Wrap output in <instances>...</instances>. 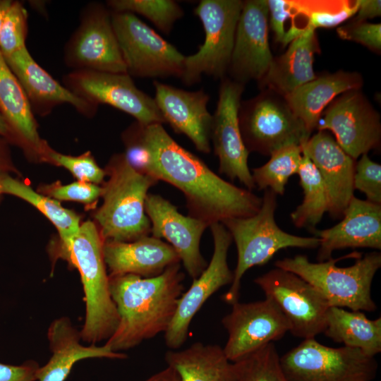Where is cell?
<instances>
[{"instance_id": "1", "label": "cell", "mask_w": 381, "mask_h": 381, "mask_svg": "<svg viewBox=\"0 0 381 381\" xmlns=\"http://www.w3.org/2000/svg\"><path fill=\"white\" fill-rule=\"evenodd\" d=\"M150 158L145 174L174 186L183 194L188 215L214 223L255 214L262 198L226 181L198 157L177 143L162 124L142 126Z\"/></svg>"}, {"instance_id": "2", "label": "cell", "mask_w": 381, "mask_h": 381, "mask_svg": "<svg viewBox=\"0 0 381 381\" xmlns=\"http://www.w3.org/2000/svg\"><path fill=\"white\" fill-rule=\"evenodd\" d=\"M109 277L110 294L119 322L105 344L112 351L121 352L166 332L183 293L185 275L181 262L168 267L156 277L123 274Z\"/></svg>"}, {"instance_id": "3", "label": "cell", "mask_w": 381, "mask_h": 381, "mask_svg": "<svg viewBox=\"0 0 381 381\" xmlns=\"http://www.w3.org/2000/svg\"><path fill=\"white\" fill-rule=\"evenodd\" d=\"M310 284L329 307L373 312L377 308L371 296L373 278L381 267V253L374 251L363 257L355 252L328 260L313 262L306 255H297L274 262Z\"/></svg>"}, {"instance_id": "4", "label": "cell", "mask_w": 381, "mask_h": 381, "mask_svg": "<svg viewBox=\"0 0 381 381\" xmlns=\"http://www.w3.org/2000/svg\"><path fill=\"white\" fill-rule=\"evenodd\" d=\"M104 241L91 221L80 224L61 255L79 271L85 303L81 340L96 344L109 339L116 331L119 318L109 291V277L103 255Z\"/></svg>"}, {"instance_id": "5", "label": "cell", "mask_w": 381, "mask_h": 381, "mask_svg": "<svg viewBox=\"0 0 381 381\" xmlns=\"http://www.w3.org/2000/svg\"><path fill=\"white\" fill-rule=\"evenodd\" d=\"M103 203L95 214L103 241H133L150 234L145 202L158 181L136 171L124 153L113 155L106 169Z\"/></svg>"}, {"instance_id": "6", "label": "cell", "mask_w": 381, "mask_h": 381, "mask_svg": "<svg viewBox=\"0 0 381 381\" xmlns=\"http://www.w3.org/2000/svg\"><path fill=\"white\" fill-rule=\"evenodd\" d=\"M277 207V194L265 190L260 210L247 217L231 218L221 223L230 233L237 249V264L234 280L222 296L232 305L238 301L241 279L250 268L268 262L280 250L287 248H317L320 239L289 234L279 227L274 213Z\"/></svg>"}, {"instance_id": "7", "label": "cell", "mask_w": 381, "mask_h": 381, "mask_svg": "<svg viewBox=\"0 0 381 381\" xmlns=\"http://www.w3.org/2000/svg\"><path fill=\"white\" fill-rule=\"evenodd\" d=\"M238 123L249 153L256 152L265 156L288 145H301L312 133L284 97L267 89L241 102Z\"/></svg>"}, {"instance_id": "8", "label": "cell", "mask_w": 381, "mask_h": 381, "mask_svg": "<svg viewBox=\"0 0 381 381\" xmlns=\"http://www.w3.org/2000/svg\"><path fill=\"white\" fill-rule=\"evenodd\" d=\"M287 381H372L377 363L362 351L325 346L315 338L303 339L279 357Z\"/></svg>"}, {"instance_id": "9", "label": "cell", "mask_w": 381, "mask_h": 381, "mask_svg": "<svg viewBox=\"0 0 381 381\" xmlns=\"http://www.w3.org/2000/svg\"><path fill=\"white\" fill-rule=\"evenodd\" d=\"M243 6L241 0H201L194 9L205 31L198 51L186 56L181 79L193 85L202 75L226 77L234 47L238 20Z\"/></svg>"}, {"instance_id": "10", "label": "cell", "mask_w": 381, "mask_h": 381, "mask_svg": "<svg viewBox=\"0 0 381 381\" xmlns=\"http://www.w3.org/2000/svg\"><path fill=\"white\" fill-rule=\"evenodd\" d=\"M111 12L126 72L138 78H181L186 56L130 12Z\"/></svg>"}, {"instance_id": "11", "label": "cell", "mask_w": 381, "mask_h": 381, "mask_svg": "<svg viewBox=\"0 0 381 381\" xmlns=\"http://www.w3.org/2000/svg\"><path fill=\"white\" fill-rule=\"evenodd\" d=\"M254 282L284 315L294 336L307 339L324 332L329 306L306 280L275 267L255 278Z\"/></svg>"}, {"instance_id": "12", "label": "cell", "mask_w": 381, "mask_h": 381, "mask_svg": "<svg viewBox=\"0 0 381 381\" xmlns=\"http://www.w3.org/2000/svg\"><path fill=\"white\" fill-rule=\"evenodd\" d=\"M64 60L73 71L127 73L107 5L93 1L83 8L79 25L64 47Z\"/></svg>"}, {"instance_id": "13", "label": "cell", "mask_w": 381, "mask_h": 381, "mask_svg": "<svg viewBox=\"0 0 381 381\" xmlns=\"http://www.w3.org/2000/svg\"><path fill=\"white\" fill-rule=\"evenodd\" d=\"M64 85L97 106H111L143 124L164 123L154 98L133 83L128 73L73 70L63 77Z\"/></svg>"}, {"instance_id": "14", "label": "cell", "mask_w": 381, "mask_h": 381, "mask_svg": "<svg viewBox=\"0 0 381 381\" xmlns=\"http://www.w3.org/2000/svg\"><path fill=\"white\" fill-rule=\"evenodd\" d=\"M318 131H329L342 150L353 159L380 146V114L360 90L337 97L323 111Z\"/></svg>"}, {"instance_id": "15", "label": "cell", "mask_w": 381, "mask_h": 381, "mask_svg": "<svg viewBox=\"0 0 381 381\" xmlns=\"http://www.w3.org/2000/svg\"><path fill=\"white\" fill-rule=\"evenodd\" d=\"M214 250L210 262L189 289L181 296L175 315L166 332V345L171 350L179 349L185 343L190 322L205 301L222 286L234 280V272L229 267L227 255L232 237L221 223L210 226Z\"/></svg>"}, {"instance_id": "16", "label": "cell", "mask_w": 381, "mask_h": 381, "mask_svg": "<svg viewBox=\"0 0 381 381\" xmlns=\"http://www.w3.org/2000/svg\"><path fill=\"white\" fill-rule=\"evenodd\" d=\"M244 85L229 78L222 79L219 98L210 131V143L219 159V171L231 180H238L249 190L255 188L248 164L249 152L243 143L238 123V110Z\"/></svg>"}, {"instance_id": "17", "label": "cell", "mask_w": 381, "mask_h": 381, "mask_svg": "<svg viewBox=\"0 0 381 381\" xmlns=\"http://www.w3.org/2000/svg\"><path fill=\"white\" fill-rule=\"evenodd\" d=\"M228 334L223 348L231 362L282 339L289 325L277 306L269 298L231 305V310L222 319Z\"/></svg>"}, {"instance_id": "18", "label": "cell", "mask_w": 381, "mask_h": 381, "mask_svg": "<svg viewBox=\"0 0 381 381\" xmlns=\"http://www.w3.org/2000/svg\"><path fill=\"white\" fill-rule=\"evenodd\" d=\"M267 1H243L228 68L231 79L244 85L260 82L272 62L269 40Z\"/></svg>"}, {"instance_id": "19", "label": "cell", "mask_w": 381, "mask_h": 381, "mask_svg": "<svg viewBox=\"0 0 381 381\" xmlns=\"http://www.w3.org/2000/svg\"><path fill=\"white\" fill-rule=\"evenodd\" d=\"M145 210L151 224L150 234L167 241L193 279L200 276L207 266L201 254L200 243L209 224L182 214L176 206L157 194H147Z\"/></svg>"}, {"instance_id": "20", "label": "cell", "mask_w": 381, "mask_h": 381, "mask_svg": "<svg viewBox=\"0 0 381 381\" xmlns=\"http://www.w3.org/2000/svg\"><path fill=\"white\" fill-rule=\"evenodd\" d=\"M4 58L24 90L34 115L45 116L64 104L87 117L96 114L99 106L61 85L35 61L26 47Z\"/></svg>"}, {"instance_id": "21", "label": "cell", "mask_w": 381, "mask_h": 381, "mask_svg": "<svg viewBox=\"0 0 381 381\" xmlns=\"http://www.w3.org/2000/svg\"><path fill=\"white\" fill-rule=\"evenodd\" d=\"M155 101L165 123L183 134L202 153L211 151L212 115L207 109L209 95L203 89L188 91L155 80Z\"/></svg>"}, {"instance_id": "22", "label": "cell", "mask_w": 381, "mask_h": 381, "mask_svg": "<svg viewBox=\"0 0 381 381\" xmlns=\"http://www.w3.org/2000/svg\"><path fill=\"white\" fill-rule=\"evenodd\" d=\"M318 169L329 200L328 212L342 218L353 195L356 160L347 155L327 131H318L301 145Z\"/></svg>"}, {"instance_id": "23", "label": "cell", "mask_w": 381, "mask_h": 381, "mask_svg": "<svg viewBox=\"0 0 381 381\" xmlns=\"http://www.w3.org/2000/svg\"><path fill=\"white\" fill-rule=\"evenodd\" d=\"M320 239L317 258L319 262L332 258V253L344 248L381 249V205L353 196L342 219L331 228L315 229Z\"/></svg>"}, {"instance_id": "24", "label": "cell", "mask_w": 381, "mask_h": 381, "mask_svg": "<svg viewBox=\"0 0 381 381\" xmlns=\"http://www.w3.org/2000/svg\"><path fill=\"white\" fill-rule=\"evenodd\" d=\"M103 255L109 276L152 277L181 262L171 245L152 235L133 241H104Z\"/></svg>"}, {"instance_id": "25", "label": "cell", "mask_w": 381, "mask_h": 381, "mask_svg": "<svg viewBox=\"0 0 381 381\" xmlns=\"http://www.w3.org/2000/svg\"><path fill=\"white\" fill-rule=\"evenodd\" d=\"M47 339L52 356L45 365L40 367L37 381H65L74 365L83 359H126L128 357L124 353L112 351L107 344L83 345L80 332L66 316L51 322Z\"/></svg>"}, {"instance_id": "26", "label": "cell", "mask_w": 381, "mask_h": 381, "mask_svg": "<svg viewBox=\"0 0 381 381\" xmlns=\"http://www.w3.org/2000/svg\"><path fill=\"white\" fill-rule=\"evenodd\" d=\"M0 114L8 130V140L42 159L47 143L39 135L37 123L18 80L0 52Z\"/></svg>"}, {"instance_id": "27", "label": "cell", "mask_w": 381, "mask_h": 381, "mask_svg": "<svg viewBox=\"0 0 381 381\" xmlns=\"http://www.w3.org/2000/svg\"><path fill=\"white\" fill-rule=\"evenodd\" d=\"M320 52L315 29L309 27L289 44L283 54L273 58L268 71L258 82L260 87L284 97L315 79L314 55Z\"/></svg>"}, {"instance_id": "28", "label": "cell", "mask_w": 381, "mask_h": 381, "mask_svg": "<svg viewBox=\"0 0 381 381\" xmlns=\"http://www.w3.org/2000/svg\"><path fill=\"white\" fill-rule=\"evenodd\" d=\"M363 78L357 72L338 71L301 85L284 96L294 113L312 133L325 108L339 95L351 90H360Z\"/></svg>"}, {"instance_id": "29", "label": "cell", "mask_w": 381, "mask_h": 381, "mask_svg": "<svg viewBox=\"0 0 381 381\" xmlns=\"http://www.w3.org/2000/svg\"><path fill=\"white\" fill-rule=\"evenodd\" d=\"M164 359L181 381H236L234 363L217 344L195 342L183 350L169 349Z\"/></svg>"}, {"instance_id": "30", "label": "cell", "mask_w": 381, "mask_h": 381, "mask_svg": "<svg viewBox=\"0 0 381 381\" xmlns=\"http://www.w3.org/2000/svg\"><path fill=\"white\" fill-rule=\"evenodd\" d=\"M323 333L332 341L371 357L381 351L380 317L370 320L360 310L329 307Z\"/></svg>"}, {"instance_id": "31", "label": "cell", "mask_w": 381, "mask_h": 381, "mask_svg": "<svg viewBox=\"0 0 381 381\" xmlns=\"http://www.w3.org/2000/svg\"><path fill=\"white\" fill-rule=\"evenodd\" d=\"M0 190L1 194H10L27 201L48 218L58 230L61 247L68 245L79 230L80 217L74 212L64 208L58 200L35 192L7 173L0 174Z\"/></svg>"}, {"instance_id": "32", "label": "cell", "mask_w": 381, "mask_h": 381, "mask_svg": "<svg viewBox=\"0 0 381 381\" xmlns=\"http://www.w3.org/2000/svg\"><path fill=\"white\" fill-rule=\"evenodd\" d=\"M297 174L303 191V200L291 213L294 224L315 231V226L328 212L329 200L323 180L312 161L303 154Z\"/></svg>"}, {"instance_id": "33", "label": "cell", "mask_w": 381, "mask_h": 381, "mask_svg": "<svg viewBox=\"0 0 381 381\" xmlns=\"http://www.w3.org/2000/svg\"><path fill=\"white\" fill-rule=\"evenodd\" d=\"M261 167L252 170V176L260 190L270 189L283 195L289 179L298 173L303 157L301 145H291L273 152Z\"/></svg>"}, {"instance_id": "34", "label": "cell", "mask_w": 381, "mask_h": 381, "mask_svg": "<svg viewBox=\"0 0 381 381\" xmlns=\"http://www.w3.org/2000/svg\"><path fill=\"white\" fill-rule=\"evenodd\" d=\"M106 5L113 12L140 14L150 20L160 31L169 35L184 12L173 0H109Z\"/></svg>"}, {"instance_id": "35", "label": "cell", "mask_w": 381, "mask_h": 381, "mask_svg": "<svg viewBox=\"0 0 381 381\" xmlns=\"http://www.w3.org/2000/svg\"><path fill=\"white\" fill-rule=\"evenodd\" d=\"M267 6L269 25L276 42L283 47L289 45L309 27H312L298 1L268 0Z\"/></svg>"}, {"instance_id": "36", "label": "cell", "mask_w": 381, "mask_h": 381, "mask_svg": "<svg viewBox=\"0 0 381 381\" xmlns=\"http://www.w3.org/2000/svg\"><path fill=\"white\" fill-rule=\"evenodd\" d=\"M279 357L272 342L234 362L236 381H287Z\"/></svg>"}, {"instance_id": "37", "label": "cell", "mask_w": 381, "mask_h": 381, "mask_svg": "<svg viewBox=\"0 0 381 381\" xmlns=\"http://www.w3.org/2000/svg\"><path fill=\"white\" fill-rule=\"evenodd\" d=\"M298 4L315 29L338 25L356 14L358 8V0L298 1Z\"/></svg>"}, {"instance_id": "38", "label": "cell", "mask_w": 381, "mask_h": 381, "mask_svg": "<svg viewBox=\"0 0 381 381\" xmlns=\"http://www.w3.org/2000/svg\"><path fill=\"white\" fill-rule=\"evenodd\" d=\"M28 18V11L23 4L12 1L0 31V52L4 57L26 47Z\"/></svg>"}, {"instance_id": "39", "label": "cell", "mask_w": 381, "mask_h": 381, "mask_svg": "<svg viewBox=\"0 0 381 381\" xmlns=\"http://www.w3.org/2000/svg\"><path fill=\"white\" fill-rule=\"evenodd\" d=\"M42 160L66 168L80 181L98 185L103 181L106 174V171L98 166L90 152L79 156H71L56 152L47 145Z\"/></svg>"}, {"instance_id": "40", "label": "cell", "mask_w": 381, "mask_h": 381, "mask_svg": "<svg viewBox=\"0 0 381 381\" xmlns=\"http://www.w3.org/2000/svg\"><path fill=\"white\" fill-rule=\"evenodd\" d=\"M353 188L365 194L368 201L381 205V165L367 154L356 162Z\"/></svg>"}, {"instance_id": "41", "label": "cell", "mask_w": 381, "mask_h": 381, "mask_svg": "<svg viewBox=\"0 0 381 381\" xmlns=\"http://www.w3.org/2000/svg\"><path fill=\"white\" fill-rule=\"evenodd\" d=\"M337 32L343 40L360 43L380 52L381 50V24L356 21L340 26Z\"/></svg>"}, {"instance_id": "42", "label": "cell", "mask_w": 381, "mask_h": 381, "mask_svg": "<svg viewBox=\"0 0 381 381\" xmlns=\"http://www.w3.org/2000/svg\"><path fill=\"white\" fill-rule=\"evenodd\" d=\"M58 201H75L85 204L94 202L102 195L103 187L97 184L75 181L67 185H54L45 190Z\"/></svg>"}, {"instance_id": "43", "label": "cell", "mask_w": 381, "mask_h": 381, "mask_svg": "<svg viewBox=\"0 0 381 381\" xmlns=\"http://www.w3.org/2000/svg\"><path fill=\"white\" fill-rule=\"evenodd\" d=\"M40 365L35 360H28L20 365L0 363V381H37Z\"/></svg>"}, {"instance_id": "44", "label": "cell", "mask_w": 381, "mask_h": 381, "mask_svg": "<svg viewBox=\"0 0 381 381\" xmlns=\"http://www.w3.org/2000/svg\"><path fill=\"white\" fill-rule=\"evenodd\" d=\"M356 21H365L366 19L380 16L381 14V1L358 0Z\"/></svg>"}, {"instance_id": "45", "label": "cell", "mask_w": 381, "mask_h": 381, "mask_svg": "<svg viewBox=\"0 0 381 381\" xmlns=\"http://www.w3.org/2000/svg\"><path fill=\"white\" fill-rule=\"evenodd\" d=\"M144 381H181L178 373L170 366L155 373Z\"/></svg>"}, {"instance_id": "46", "label": "cell", "mask_w": 381, "mask_h": 381, "mask_svg": "<svg viewBox=\"0 0 381 381\" xmlns=\"http://www.w3.org/2000/svg\"><path fill=\"white\" fill-rule=\"evenodd\" d=\"M12 169L13 166L8 147L6 145L5 140L0 136V174L7 173L8 171Z\"/></svg>"}, {"instance_id": "47", "label": "cell", "mask_w": 381, "mask_h": 381, "mask_svg": "<svg viewBox=\"0 0 381 381\" xmlns=\"http://www.w3.org/2000/svg\"><path fill=\"white\" fill-rule=\"evenodd\" d=\"M11 2V0H0V31L5 14Z\"/></svg>"}, {"instance_id": "48", "label": "cell", "mask_w": 381, "mask_h": 381, "mask_svg": "<svg viewBox=\"0 0 381 381\" xmlns=\"http://www.w3.org/2000/svg\"><path fill=\"white\" fill-rule=\"evenodd\" d=\"M0 136L8 140V130L6 126V123L0 114Z\"/></svg>"}, {"instance_id": "49", "label": "cell", "mask_w": 381, "mask_h": 381, "mask_svg": "<svg viewBox=\"0 0 381 381\" xmlns=\"http://www.w3.org/2000/svg\"><path fill=\"white\" fill-rule=\"evenodd\" d=\"M1 195H2V194H1V190H0V198H1Z\"/></svg>"}]
</instances>
